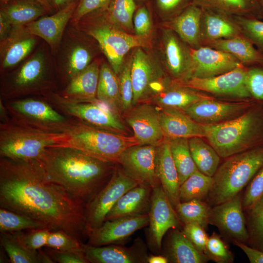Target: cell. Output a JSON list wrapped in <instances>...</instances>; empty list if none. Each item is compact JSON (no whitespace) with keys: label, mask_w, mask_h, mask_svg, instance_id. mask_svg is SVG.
I'll return each mask as SVG.
<instances>
[{"label":"cell","mask_w":263,"mask_h":263,"mask_svg":"<svg viewBox=\"0 0 263 263\" xmlns=\"http://www.w3.org/2000/svg\"><path fill=\"white\" fill-rule=\"evenodd\" d=\"M234 243L244 252L250 263H263V252L240 242L235 241Z\"/></svg>","instance_id":"58"},{"label":"cell","mask_w":263,"mask_h":263,"mask_svg":"<svg viewBox=\"0 0 263 263\" xmlns=\"http://www.w3.org/2000/svg\"><path fill=\"white\" fill-rule=\"evenodd\" d=\"M182 232L199 251L205 254L208 237L203 226L195 223H187Z\"/></svg>","instance_id":"55"},{"label":"cell","mask_w":263,"mask_h":263,"mask_svg":"<svg viewBox=\"0 0 263 263\" xmlns=\"http://www.w3.org/2000/svg\"><path fill=\"white\" fill-rule=\"evenodd\" d=\"M89 34L97 41L110 66L117 75L124 64V56L131 49L150 46L147 37L126 33L110 23L92 27Z\"/></svg>","instance_id":"11"},{"label":"cell","mask_w":263,"mask_h":263,"mask_svg":"<svg viewBox=\"0 0 263 263\" xmlns=\"http://www.w3.org/2000/svg\"><path fill=\"white\" fill-rule=\"evenodd\" d=\"M26 35L13 41L8 47L3 59L2 68L13 67L23 59L32 50L36 43L35 38Z\"/></svg>","instance_id":"44"},{"label":"cell","mask_w":263,"mask_h":263,"mask_svg":"<svg viewBox=\"0 0 263 263\" xmlns=\"http://www.w3.org/2000/svg\"><path fill=\"white\" fill-rule=\"evenodd\" d=\"M4 104L11 121L37 129L63 132L71 120L45 99L27 98Z\"/></svg>","instance_id":"7"},{"label":"cell","mask_w":263,"mask_h":263,"mask_svg":"<svg viewBox=\"0 0 263 263\" xmlns=\"http://www.w3.org/2000/svg\"><path fill=\"white\" fill-rule=\"evenodd\" d=\"M0 245L12 263H40L39 253L26 248L14 233H0Z\"/></svg>","instance_id":"41"},{"label":"cell","mask_w":263,"mask_h":263,"mask_svg":"<svg viewBox=\"0 0 263 263\" xmlns=\"http://www.w3.org/2000/svg\"><path fill=\"white\" fill-rule=\"evenodd\" d=\"M202 8L192 3L172 19L165 21V28L174 32L190 48L201 46L200 21Z\"/></svg>","instance_id":"27"},{"label":"cell","mask_w":263,"mask_h":263,"mask_svg":"<svg viewBox=\"0 0 263 263\" xmlns=\"http://www.w3.org/2000/svg\"><path fill=\"white\" fill-rule=\"evenodd\" d=\"M246 75L247 67L242 66L215 76L208 78L191 77L183 81L176 82L199 92L246 99L252 98L246 85Z\"/></svg>","instance_id":"13"},{"label":"cell","mask_w":263,"mask_h":263,"mask_svg":"<svg viewBox=\"0 0 263 263\" xmlns=\"http://www.w3.org/2000/svg\"><path fill=\"white\" fill-rule=\"evenodd\" d=\"M96 98L117 113H122L118 75L106 63L102 64L100 68Z\"/></svg>","instance_id":"33"},{"label":"cell","mask_w":263,"mask_h":263,"mask_svg":"<svg viewBox=\"0 0 263 263\" xmlns=\"http://www.w3.org/2000/svg\"><path fill=\"white\" fill-rule=\"evenodd\" d=\"M138 184L116 167L108 183L85 207V235L100 227L120 198Z\"/></svg>","instance_id":"10"},{"label":"cell","mask_w":263,"mask_h":263,"mask_svg":"<svg viewBox=\"0 0 263 263\" xmlns=\"http://www.w3.org/2000/svg\"><path fill=\"white\" fill-rule=\"evenodd\" d=\"M124 114L140 145L158 146L165 140L157 106L148 102L140 103Z\"/></svg>","instance_id":"15"},{"label":"cell","mask_w":263,"mask_h":263,"mask_svg":"<svg viewBox=\"0 0 263 263\" xmlns=\"http://www.w3.org/2000/svg\"><path fill=\"white\" fill-rule=\"evenodd\" d=\"M100 68L94 61L72 78L61 94L65 100L75 103L94 102L98 101L96 93Z\"/></svg>","instance_id":"26"},{"label":"cell","mask_w":263,"mask_h":263,"mask_svg":"<svg viewBox=\"0 0 263 263\" xmlns=\"http://www.w3.org/2000/svg\"><path fill=\"white\" fill-rule=\"evenodd\" d=\"M156 169L160 185L174 208L180 203L181 185L169 144L166 139L158 146Z\"/></svg>","instance_id":"28"},{"label":"cell","mask_w":263,"mask_h":263,"mask_svg":"<svg viewBox=\"0 0 263 263\" xmlns=\"http://www.w3.org/2000/svg\"><path fill=\"white\" fill-rule=\"evenodd\" d=\"M141 48H136L131 57L133 106L148 101L172 80Z\"/></svg>","instance_id":"9"},{"label":"cell","mask_w":263,"mask_h":263,"mask_svg":"<svg viewBox=\"0 0 263 263\" xmlns=\"http://www.w3.org/2000/svg\"><path fill=\"white\" fill-rule=\"evenodd\" d=\"M78 2H73L52 15L26 24L25 34L39 37L52 47L58 44L69 19L73 16Z\"/></svg>","instance_id":"23"},{"label":"cell","mask_w":263,"mask_h":263,"mask_svg":"<svg viewBox=\"0 0 263 263\" xmlns=\"http://www.w3.org/2000/svg\"><path fill=\"white\" fill-rule=\"evenodd\" d=\"M164 254L169 263H205L207 256L199 251L182 231L174 229L171 231L166 245Z\"/></svg>","instance_id":"32"},{"label":"cell","mask_w":263,"mask_h":263,"mask_svg":"<svg viewBox=\"0 0 263 263\" xmlns=\"http://www.w3.org/2000/svg\"><path fill=\"white\" fill-rule=\"evenodd\" d=\"M43 228L47 227L43 224L27 216L0 208V233H14Z\"/></svg>","instance_id":"43"},{"label":"cell","mask_w":263,"mask_h":263,"mask_svg":"<svg viewBox=\"0 0 263 263\" xmlns=\"http://www.w3.org/2000/svg\"><path fill=\"white\" fill-rule=\"evenodd\" d=\"M210 96L181 85L173 80L160 92L146 102L158 108H173L183 110Z\"/></svg>","instance_id":"29"},{"label":"cell","mask_w":263,"mask_h":263,"mask_svg":"<svg viewBox=\"0 0 263 263\" xmlns=\"http://www.w3.org/2000/svg\"><path fill=\"white\" fill-rule=\"evenodd\" d=\"M0 11L15 26L26 25L49 12L41 3L34 0H11L1 4Z\"/></svg>","instance_id":"34"},{"label":"cell","mask_w":263,"mask_h":263,"mask_svg":"<svg viewBox=\"0 0 263 263\" xmlns=\"http://www.w3.org/2000/svg\"><path fill=\"white\" fill-rule=\"evenodd\" d=\"M11 0H0L1 3H5ZM36 0L40 3H41L47 10L49 12H52L53 10L52 7L50 5L49 3L47 0Z\"/></svg>","instance_id":"62"},{"label":"cell","mask_w":263,"mask_h":263,"mask_svg":"<svg viewBox=\"0 0 263 263\" xmlns=\"http://www.w3.org/2000/svg\"><path fill=\"white\" fill-rule=\"evenodd\" d=\"M89 50L81 45L75 46L69 54L66 73L70 80L84 70L91 63Z\"/></svg>","instance_id":"49"},{"label":"cell","mask_w":263,"mask_h":263,"mask_svg":"<svg viewBox=\"0 0 263 263\" xmlns=\"http://www.w3.org/2000/svg\"><path fill=\"white\" fill-rule=\"evenodd\" d=\"M149 214L148 242L152 248L159 251L166 233L177 227L181 222L161 185L152 189Z\"/></svg>","instance_id":"14"},{"label":"cell","mask_w":263,"mask_h":263,"mask_svg":"<svg viewBox=\"0 0 263 263\" xmlns=\"http://www.w3.org/2000/svg\"><path fill=\"white\" fill-rule=\"evenodd\" d=\"M166 140L169 142L181 185L198 170L190 153L188 139L176 138Z\"/></svg>","instance_id":"37"},{"label":"cell","mask_w":263,"mask_h":263,"mask_svg":"<svg viewBox=\"0 0 263 263\" xmlns=\"http://www.w3.org/2000/svg\"><path fill=\"white\" fill-rule=\"evenodd\" d=\"M64 132L45 131L15 123H0V155L16 160H39L46 149L58 145Z\"/></svg>","instance_id":"6"},{"label":"cell","mask_w":263,"mask_h":263,"mask_svg":"<svg viewBox=\"0 0 263 263\" xmlns=\"http://www.w3.org/2000/svg\"><path fill=\"white\" fill-rule=\"evenodd\" d=\"M45 99L62 114L89 125L112 132L127 135V129L120 114L97 101L75 103L58 94H51Z\"/></svg>","instance_id":"8"},{"label":"cell","mask_w":263,"mask_h":263,"mask_svg":"<svg viewBox=\"0 0 263 263\" xmlns=\"http://www.w3.org/2000/svg\"><path fill=\"white\" fill-rule=\"evenodd\" d=\"M245 212L248 242L251 247L263 252V195Z\"/></svg>","instance_id":"40"},{"label":"cell","mask_w":263,"mask_h":263,"mask_svg":"<svg viewBox=\"0 0 263 263\" xmlns=\"http://www.w3.org/2000/svg\"><path fill=\"white\" fill-rule=\"evenodd\" d=\"M203 46L230 54L246 67L263 64V53L243 34L230 38L209 42Z\"/></svg>","instance_id":"30"},{"label":"cell","mask_w":263,"mask_h":263,"mask_svg":"<svg viewBox=\"0 0 263 263\" xmlns=\"http://www.w3.org/2000/svg\"><path fill=\"white\" fill-rule=\"evenodd\" d=\"M63 132L65 137L56 145L75 148L93 157L113 163L117 164L121 154L127 148L140 145L134 135L105 130L73 118Z\"/></svg>","instance_id":"5"},{"label":"cell","mask_w":263,"mask_h":263,"mask_svg":"<svg viewBox=\"0 0 263 263\" xmlns=\"http://www.w3.org/2000/svg\"><path fill=\"white\" fill-rule=\"evenodd\" d=\"M192 3V0H153L156 12L166 21L175 18Z\"/></svg>","instance_id":"52"},{"label":"cell","mask_w":263,"mask_h":263,"mask_svg":"<svg viewBox=\"0 0 263 263\" xmlns=\"http://www.w3.org/2000/svg\"><path fill=\"white\" fill-rule=\"evenodd\" d=\"M0 207L27 216L50 230L79 239L85 235V207L51 181L39 160L0 159Z\"/></svg>","instance_id":"1"},{"label":"cell","mask_w":263,"mask_h":263,"mask_svg":"<svg viewBox=\"0 0 263 263\" xmlns=\"http://www.w3.org/2000/svg\"><path fill=\"white\" fill-rule=\"evenodd\" d=\"M148 6L147 2L138 5L134 13L133 25L136 36L147 37L151 30L150 13Z\"/></svg>","instance_id":"53"},{"label":"cell","mask_w":263,"mask_h":263,"mask_svg":"<svg viewBox=\"0 0 263 263\" xmlns=\"http://www.w3.org/2000/svg\"><path fill=\"white\" fill-rule=\"evenodd\" d=\"M158 108L160 122L165 139L205 137L204 125L195 121L182 110Z\"/></svg>","instance_id":"24"},{"label":"cell","mask_w":263,"mask_h":263,"mask_svg":"<svg viewBox=\"0 0 263 263\" xmlns=\"http://www.w3.org/2000/svg\"><path fill=\"white\" fill-rule=\"evenodd\" d=\"M256 102L217 101L212 97L201 99L182 110L195 121L202 125L217 124L235 118L246 112Z\"/></svg>","instance_id":"17"},{"label":"cell","mask_w":263,"mask_h":263,"mask_svg":"<svg viewBox=\"0 0 263 263\" xmlns=\"http://www.w3.org/2000/svg\"><path fill=\"white\" fill-rule=\"evenodd\" d=\"M246 85L252 98L263 103V64L247 67Z\"/></svg>","instance_id":"51"},{"label":"cell","mask_w":263,"mask_h":263,"mask_svg":"<svg viewBox=\"0 0 263 263\" xmlns=\"http://www.w3.org/2000/svg\"><path fill=\"white\" fill-rule=\"evenodd\" d=\"M239 193L232 199L211 207L209 224L233 242L247 243L246 220Z\"/></svg>","instance_id":"16"},{"label":"cell","mask_w":263,"mask_h":263,"mask_svg":"<svg viewBox=\"0 0 263 263\" xmlns=\"http://www.w3.org/2000/svg\"><path fill=\"white\" fill-rule=\"evenodd\" d=\"M148 263H167L168 259L164 255H149L147 259Z\"/></svg>","instance_id":"61"},{"label":"cell","mask_w":263,"mask_h":263,"mask_svg":"<svg viewBox=\"0 0 263 263\" xmlns=\"http://www.w3.org/2000/svg\"><path fill=\"white\" fill-rule=\"evenodd\" d=\"M12 26L8 18L2 12L0 11V38L1 41L7 36Z\"/></svg>","instance_id":"59"},{"label":"cell","mask_w":263,"mask_h":263,"mask_svg":"<svg viewBox=\"0 0 263 263\" xmlns=\"http://www.w3.org/2000/svg\"><path fill=\"white\" fill-rule=\"evenodd\" d=\"M200 30L202 45L242 35L233 16L219 10L201 8Z\"/></svg>","instance_id":"22"},{"label":"cell","mask_w":263,"mask_h":263,"mask_svg":"<svg viewBox=\"0 0 263 263\" xmlns=\"http://www.w3.org/2000/svg\"><path fill=\"white\" fill-rule=\"evenodd\" d=\"M83 246L89 263H148L147 246L140 238L130 247L117 244Z\"/></svg>","instance_id":"20"},{"label":"cell","mask_w":263,"mask_h":263,"mask_svg":"<svg viewBox=\"0 0 263 263\" xmlns=\"http://www.w3.org/2000/svg\"><path fill=\"white\" fill-rule=\"evenodd\" d=\"M226 158L212 177L213 185L207 198L213 207L239 194L263 167V144Z\"/></svg>","instance_id":"4"},{"label":"cell","mask_w":263,"mask_h":263,"mask_svg":"<svg viewBox=\"0 0 263 263\" xmlns=\"http://www.w3.org/2000/svg\"><path fill=\"white\" fill-rule=\"evenodd\" d=\"M190 153L198 170L213 177L219 165L220 156L215 150L200 137L188 139Z\"/></svg>","instance_id":"35"},{"label":"cell","mask_w":263,"mask_h":263,"mask_svg":"<svg viewBox=\"0 0 263 263\" xmlns=\"http://www.w3.org/2000/svg\"><path fill=\"white\" fill-rule=\"evenodd\" d=\"M44 251L54 263H89L84 253L59 250L45 246Z\"/></svg>","instance_id":"56"},{"label":"cell","mask_w":263,"mask_h":263,"mask_svg":"<svg viewBox=\"0 0 263 263\" xmlns=\"http://www.w3.org/2000/svg\"><path fill=\"white\" fill-rule=\"evenodd\" d=\"M83 245L79 239L63 230H58L50 231L45 246L59 250L84 253Z\"/></svg>","instance_id":"46"},{"label":"cell","mask_w":263,"mask_h":263,"mask_svg":"<svg viewBox=\"0 0 263 263\" xmlns=\"http://www.w3.org/2000/svg\"><path fill=\"white\" fill-rule=\"evenodd\" d=\"M192 2L201 8L215 9L232 16L258 19L257 0H192Z\"/></svg>","instance_id":"36"},{"label":"cell","mask_w":263,"mask_h":263,"mask_svg":"<svg viewBox=\"0 0 263 263\" xmlns=\"http://www.w3.org/2000/svg\"><path fill=\"white\" fill-rule=\"evenodd\" d=\"M213 183L212 177L206 175L197 170L181 185L180 202L193 199L202 200L207 198Z\"/></svg>","instance_id":"39"},{"label":"cell","mask_w":263,"mask_h":263,"mask_svg":"<svg viewBox=\"0 0 263 263\" xmlns=\"http://www.w3.org/2000/svg\"><path fill=\"white\" fill-rule=\"evenodd\" d=\"M53 10L57 11L74 2H79L80 0H47Z\"/></svg>","instance_id":"60"},{"label":"cell","mask_w":263,"mask_h":263,"mask_svg":"<svg viewBox=\"0 0 263 263\" xmlns=\"http://www.w3.org/2000/svg\"><path fill=\"white\" fill-rule=\"evenodd\" d=\"M112 0H80L75 11L73 18L79 20L94 12L106 9Z\"/></svg>","instance_id":"57"},{"label":"cell","mask_w":263,"mask_h":263,"mask_svg":"<svg viewBox=\"0 0 263 263\" xmlns=\"http://www.w3.org/2000/svg\"><path fill=\"white\" fill-rule=\"evenodd\" d=\"M263 195V167L248 184L242 198L244 210L248 208Z\"/></svg>","instance_id":"54"},{"label":"cell","mask_w":263,"mask_h":263,"mask_svg":"<svg viewBox=\"0 0 263 263\" xmlns=\"http://www.w3.org/2000/svg\"><path fill=\"white\" fill-rule=\"evenodd\" d=\"M152 188L139 184L124 193L106 217L105 221L149 214Z\"/></svg>","instance_id":"25"},{"label":"cell","mask_w":263,"mask_h":263,"mask_svg":"<svg viewBox=\"0 0 263 263\" xmlns=\"http://www.w3.org/2000/svg\"><path fill=\"white\" fill-rule=\"evenodd\" d=\"M147 0H135L137 6L147 2Z\"/></svg>","instance_id":"64"},{"label":"cell","mask_w":263,"mask_h":263,"mask_svg":"<svg viewBox=\"0 0 263 263\" xmlns=\"http://www.w3.org/2000/svg\"><path fill=\"white\" fill-rule=\"evenodd\" d=\"M50 230L48 228L14 232L18 240L28 249L38 251L46 245Z\"/></svg>","instance_id":"50"},{"label":"cell","mask_w":263,"mask_h":263,"mask_svg":"<svg viewBox=\"0 0 263 263\" xmlns=\"http://www.w3.org/2000/svg\"><path fill=\"white\" fill-rule=\"evenodd\" d=\"M157 152L158 146L134 145L122 152L117 164L128 176L153 189L161 185L156 169Z\"/></svg>","instance_id":"12"},{"label":"cell","mask_w":263,"mask_h":263,"mask_svg":"<svg viewBox=\"0 0 263 263\" xmlns=\"http://www.w3.org/2000/svg\"><path fill=\"white\" fill-rule=\"evenodd\" d=\"M233 17L242 34L263 53V21L255 17Z\"/></svg>","instance_id":"45"},{"label":"cell","mask_w":263,"mask_h":263,"mask_svg":"<svg viewBox=\"0 0 263 263\" xmlns=\"http://www.w3.org/2000/svg\"><path fill=\"white\" fill-rule=\"evenodd\" d=\"M118 77L120 89L122 112L125 114L133 107V92L131 78V58L124 63Z\"/></svg>","instance_id":"47"},{"label":"cell","mask_w":263,"mask_h":263,"mask_svg":"<svg viewBox=\"0 0 263 263\" xmlns=\"http://www.w3.org/2000/svg\"><path fill=\"white\" fill-rule=\"evenodd\" d=\"M163 51L166 70L171 79L181 82L187 79L191 67V48L174 32L165 28Z\"/></svg>","instance_id":"21"},{"label":"cell","mask_w":263,"mask_h":263,"mask_svg":"<svg viewBox=\"0 0 263 263\" xmlns=\"http://www.w3.org/2000/svg\"><path fill=\"white\" fill-rule=\"evenodd\" d=\"M39 160L49 179L85 207L108 183L117 164L59 145L48 147Z\"/></svg>","instance_id":"2"},{"label":"cell","mask_w":263,"mask_h":263,"mask_svg":"<svg viewBox=\"0 0 263 263\" xmlns=\"http://www.w3.org/2000/svg\"><path fill=\"white\" fill-rule=\"evenodd\" d=\"M205 254L209 260L218 263H230L234 261L233 254L215 232L208 238Z\"/></svg>","instance_id":"48"},{"label":"cell","mask_w":263,"mask_h":263,"mask_svg":"<svg viewBox=\"0 0 263 263\" xmlns=\"http://www.w3.org/2000/svg\"><path fill=\"white\" fill-rule=\"evenodd\" d=\"M256 102L241 115L223 122L203 125L205 138L220 157L263 144V104Z\"/></svg>","instance_id":"3"},{"label":"cell","mask_w":263,"mask_h":263,"mask_svg":"<svg viewBox=\"0 0 263 263\" xmlns=\"http://www.w3.org/2000/svg\"><path fill=\"white\" fill-rule=\"evenodd\" d=\"M137 7L135 0H112L101 12L112 25L131 31L133 29V18Z\"/></svg>","instance_id":"38"},{"label":"cell","mask_w":263,"mask_h":263,"mask_svg":"<svg viewBox=\"0 0 263 263\" xmlns=\"http://www.w3.org/2000/svg\"><path fill=\"white\" fill-rule=\"evenodd\" d=\"M45 72L43 56L38 53L21 67L12 79V88L6 96L29 93L41 83Z\"/></svg>","instance_id":"31"},{"label":"cell","mask_w":263,"mask_h":263,"mask_svg":"<svg viewBox=\"0 0 263 263\" xmlns=\"http://www.w3.org/2000/svg\"><path fill=\"white\" fill-rule=\"evenodd\" d=\"M149 214L105 221L87 235V244L95 246L123 244L134 232L149 225Z\"/></svg>","instance_id":"19"},{"label":"cell","mask_w":263,"mask_h":263,"mask_svg":"<svg viewBox=\"0 0 263 263\" xmlns=\"http://www.w3.org/2000/svg\"><path fill=\"white\" fill-rule=\"evenodd\" d=\"M191 67L187 79L211 77L244 66L231 54L206 46L191 48Z\"/></svg>","instance_id":"18"},{"label":"cell","mask_w":263,"mask_h":263,"mask_svg":"<svg viewBox=\"0 0 263 263\" xmlns=\"http://www.w3.org/2000/svg\"><path fill=\"white\" fill-rule=\"evenodd\" d=\"M259 5L258 19H263V0H257Z\"/></svg>","instance_id":"63"},{"label":"cell","mask_w":263,"mask_h":263,"mask_svg":"<svg viewBox=\"0 0 263 263\" xmlns=\"http://www.w3.org/2000/svg\"><path fill=\"white\" fill-rule=\"evenodd\" d=\"M211 208L208 204L197 199L180 202L174 207L179 219L184 224L195 223L205 229L209 224Z\"/></svg>","instance_id":"42"}]
</instances>
